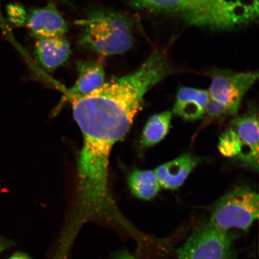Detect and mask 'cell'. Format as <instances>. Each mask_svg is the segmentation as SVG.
I'll return each mask as SVG.
<instances>
[{"label": "cell", "instance_id": "2", "mask_svg": "<svg viewBox=\"0 0 259 259\" xmlns=\"http://www.w3.org/2000/svg\"><path fill=\"white\" fill-rule=\"evenodd\" d=\"M132 8L167 15L187 24L223 31L234 23L247 0H128Z\"/></svg>", "mask_w": 259, "mask_h": 259}, {"label": "cell", "instance_id": "7", "mask_svg": "<svg viewBox=\"0 0 259 259\" xmlns=\"http://www.w3.org/2000/svg\"><path fill=\"white\" fill-rule=\"evenodd\" d=\"M236 255L230 232L220 231L206 221L177 249L176 259H235Z\"/></svg>", "mask_w": 259, "mask_h": 259}, {"label": "cell", "instance_id": "10", "mask_svg": "<svg viewBox=\"0 0 259 259\" xmlns=\"http://www.w3.org/2000/svg\"><path fill=\"white\" fill-rule=\"evenodd\" d=\"M209 102L208 91L183 87L178 90L173 112L184 120H198L205 114Z\"/></svg>", "mask_w": 259, "mask_h": 259}, {"label": "cell", "instance_id": "17", "mask_svg": "<svg viewBox=\"0 0 259 259\" xmlns=\"http://www.w3.org/2000/svg\"><path fill=\"white\" fill-rule=\"evenodd\" d=\"M12 244L13 243L11 241L8 240L0 235V254L11 247L13 245Z\"/></svg>", "mask_w": 259, "mask_h": 259}, {"label": "cell", "instance_id": "15", "mask_svg": "<svg viewBox=\"0 0 259 259\" xmlns=\"http://www.w3.org/2000/svg\"><path fill=\"white\" fill-rule=\"evenodd\" d=\"M11 11L15 12V15H12V20L15 24L21 25L26 23L27 22V15L23 9L19 6H13L12 9H10Z\"/></svg>", "mask_w": 259, "mask_h": 259}, {"label": "cell", "instance_id": "13", "mask_svg": "<svg viewBox=\"0 0 259 259\" xmlns=\"http://www.w3.org/2000/svg\"><path fill=\"white\" fill-rule=\"evenodd\" d=\"M128 183L134 195L144 200L153 199L161 189L153 170H135L130 175Z\"/></svg>", "mask_w": 259, "mask_h": 259}, {"label": "cell", "instance_id": "8", "mask_svg": "<svg viewBox=\"0 0 259 259\" xmlns=\"http://www.w3.org/2000/svg\"><path fill=\"white\" fill-rule=\"evenodd\" d=\"M26 24L31 36L37 39L63 37L68 31L66 21L53 3L32 11Z\"/></svg>", "mask_w": 259, "mask_h": 259}, {"label": "cell", "instance_id": "12", "mask_svg": "<svg viewBox=\"0 0 259 259\" xmlns=\"http://www.w3.org/2000/svg\"><path fill=\"white\" fill-rule=\"evenodd\" d=\"M35 54L42 66L54 71L67 62L72 51L63 37L40 38L35 44Z\"/></svg>", "mask_w": 259, "mask_h": 259}, {"label": "cell", "instance_id": "1", "mask_svg": "<svg viewBox=\"0 0 259 259\" xmlns=\"http://www.w3.org/2000/svg\"><path fill=\"white\" fill-rule=\"evenodd\" d=\"M161 80L157 68L145 62L134 72L113 77L71 102L83 138L77 166L76 223L100 220L127 225L109 189V158L113 146L127 134L145 94Z\"/></svg>", "mask_w": 259, "mask_h": 259}, {"label": "cell", "instance_id": "16", "mask_svg": "<svg viewBox=\"0 0 259 259\" xmlns=\"http://www.w3.org/2000/svg\"><path fill=\"white\" fill-rule=\"evenodd\" d=\"M110 259H138L127 251L119 250L114 252Z\"/></svg>", "mask_w": 259, "mask_h": 259}, {"label": "cell", "instance_id": "3", "mask_svg": "<svg viewBox=\"0 0 259 259\" xmlns=\"http://www.w3.org/2000/svg\"><path fill=\"white\" fill-rule=\"evenodd\" d=\"M82 28L79 43L104 56L126 53L134 43L135 22L129 15L106 9H92L77 22Z\"/></svg>", "mask_w": 259, "mask_h": 259}, {"label": "cell", "instance_id": "14", "mask_svg": "<svg viewBox=\"0 0 259 259\" xmlns=\"http://www.w3.org/2000/svg\"><path fill=\"white\" fill-rule=\"evenodd\" d=\"M171 117V112L166 111L149 119L142 135L141 142L144 147H151L163 140L169 131Z\"/></svg>", "mask_w": 259, "mask_h": 259}, {"label": "cell", "instance_id": "11", "mask_svg": "<svg viewBox=\"0 0 259 259\" xmlns=\"http://www.w3.org/2000/svg\"><path fill=\"white\" fill-rule=\"evenodd\" d=\"M78 78L72 88L64 96V101L72 102L82 98L100 88L105 83V70L96 61L77 63Z\"/></svg>", "mask_w": 259, "mask_h": 259}, {"label": "cell", "instance_id": "4", "mask_svg": "<svg viewBox=\"0 0 259 259\" xmlns=\"http://www.w3.org/2000/svg\"><path fill=\"white\" fill-rule=\"evenodd\" d=\"M258 194L245 186L236 187L213 206L208 222L220 231H247L258 218Z\"/></svg>", "mask_w": 259, "mask_h": 259}, {"label": "cell", "instance_id": "18", "mask_svg": "<svg viewBox=\"0 0 259 259\" xmlns=\"http://www.w3.org/2000/svg\"><path fill=\"white\" fill-rule=\"evenodd\" d=\"M9 259H32L30 255L26 254L25 252L18 251L15 252Z\"/></svg>", "mask_w": 259, "mask_h": 259}, {"label": "cell", "instance_id": "6", "mask_svg": "<svg viewBox=\"0 0 259 259\" xmlns=\"http://www.w3.org/2000/svg\"><path fill=\"white\" fill-rule=\"evenodd\" d=\"M258 78L257 72H234L215 70L208 91L209 102L206 113L210 118L236 115L243 98Z\"/></svg>", "mask_w": 259, "mask_h": 259}, {"label": "cell", "instance_id": "19", "mask_svg": "<svg viewBox=\"0 0 259 259\" xmlns=\"http://www.w3.org/2000/svg\"><path fill=\"white\" fill-rule=\"evenodd\" d=\"M62 1H65V0H62Z\"/></svg>", "mask_w": 259, "mask_h": 259}, {"label": "cell", "instance_id": "9", "mask_svg": "<svg viewBox=\"0 0 259 259\" xmlns=\"http://www.w3.org/2000/svg\"><path fill=\"white\" fill-rule=\"evenodd\" d=\"M199 159L189 154H184L173 160L160 165L154 171L161 188L174 190L183 185Z\"/></svg>", "mask_w": 259, "mask_h": 259}, {"label": "cell", "instance_id": "5", "mask_svg": "<svg viewBox=\"0 0 259 259\" xmlns=\"http://www.w3.org/2000/svg\"><path fill=\"white\" fill-rule=\"evenodd\" d=\"M258 135V113L256 110H250L233 119L220 136V153L257 171Z\"/></svg>", "mask_w": 259, "mask_h": 259}]
</instances>
